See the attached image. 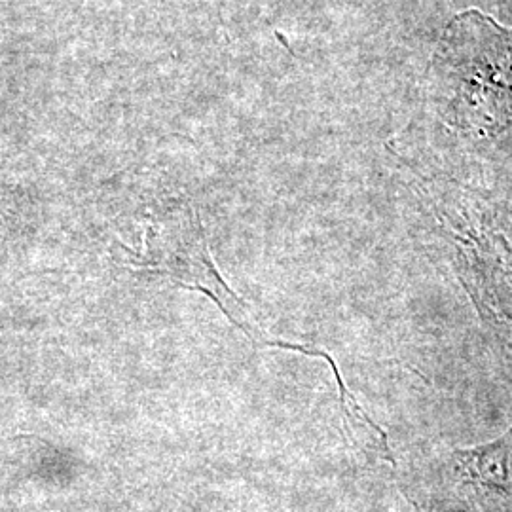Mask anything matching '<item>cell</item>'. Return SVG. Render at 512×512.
I'll list each match as a JSON object with an SVG mask.
<instances>
[{
    "mask_svg": "<svg viewBox=\"0 0 512 512\" xmlns=\"http://www.w3.org/2000/svg\"><path fill=\"white\" fill-rule=\"evenodd\" d=\"M129 264L147 272L171 277L177 285L209 294L224 315L243 330L256 348H279V340L268 338L245 310L238 294L224 283L207 251L202 228L192 213H167L154 220L145 232L143 256L129 253Z\"/></svg>",
    "mask_w": 512,
    "mask_h": 512,
    "instance_id": "obj_1",
    "label": "cell"
},
{
    "mask_svg": "<svg viewBox=\"0 0 512 512\" xmlns=\"http://www.w3.org/2000/svg\"><path fill=\"white\" fill-rule=\"evenodd\" d=\"M429 512H512V429L473 450H454L429 469Z\"/></svg>",
    "mask_w": 512,
    "mask_h": 512,
    "instance_id": "obj_2",
    "label": "cell"
}]
</instances>
